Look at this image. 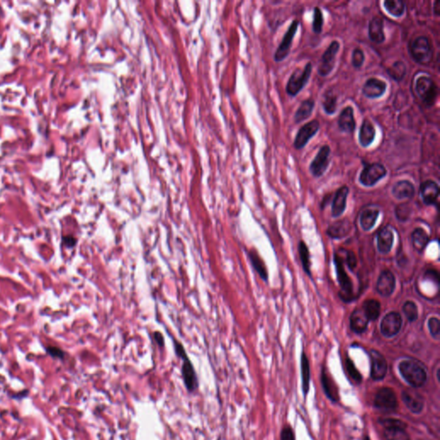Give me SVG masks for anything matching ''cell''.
Wrapping results in <instances>:
<instances>
[{
  "instance_id": "obj_34",
  "label": "cell",
  "mask_w": 440,
  "mask_h": 440,
  "mask_svg": "<svg viewBox=\"0 0 440 440\" xmlns=\"http://www.w3.org/2000/svg\"><path fill=\"white\" fill-rule=\"evenodd\" d=\"M406 428L407 426L384 428V437L386 440H410Z\"/></svg>"
},
{
  "instance_id": "obj_50",
  "label": "cell",
  "mask_w": 440,
  "mask_h": 440,
  "mask_svg": "<svg viewBox=\"0 0 440 440\" xmlns=\"http://www.w3.org/2000/svg\"><path fill=\"white\" fill-rule=\"evenodd\" d=\"M434 12L436 16H440V0H437V1H435L434 2Z\"/></svg>"
},
{
  "instance_id": "obj_1",
  "label": "cell",
  "mask_w": 440,
  "mask_h": 440,
  "mask_svg": "<svg viewBox=\"0 0 440 440\" xmlns=\"http://www.w3.org/2000/svg\"><path fill=\"white\" fill-rule=\"evenodd\" d=\"M400 374L403 379L414 388H420L428 380V372L424 365L415 359H405L399 364Z\"/></svg>"
},
{
  "instance_id": "obj_33",
  "label": "cell",
  "mask_w": 440,
  "mask_h": 440,
  "mask_svg": "<svg viewBox=\"0 0 440 440\" xmlns=\"http://www.w3.org/2000/svg\"><path fill=\"white\" fill-rule=\"evenodd\" d=\"M249 257H250V260L251 262L252 266H253L255 270L257 271V273L260 275L261 278L264 281H267V278H268L267 270H266V266H265V263L263 262V259L261 258L260 256L258 255L256 250H250V252H249Z\"/></svg>"
},
{
  "instance_id": "obj_2",
  "label": "cell",
  "mask_w": 440,
  "mask_h": 440,
  "mask_svg": "<svg viewBox=\"0 0 440 440\" xmlns=\"http://www.w3.org/2000/svg\"><path fill=\"white\" fill-rule=\"evenodd\" d=\"M415 91L426 106H434L439 95V88L434 80L429 76L422 75L415 81Z\"/></svg>"
},
{
  "instance_id": "obj_48",
  "label": "cell",
  "mask_w": 440,
  "mask_h": 440,
  "mask_svg": "<svg viewBox=\"0 0 440 440\" xmlns=\"http://www.w3.org/2000/svg\"><path fill=\"white\" fill-rule=\"evenodd\" d=\"M76 239L72 237V236H67V237L64 238V243L67 244L68 247H73L76 244Z\"/></svg>"
},
{
  "instance_id": "obj_36",
  "label": "cell",
  "mask_w": 440,
  "mask_h": 440,
  "mask_svg": "<svg viewBox=\"0 0 440 440\" xmlns=\"http://www.w3.org/2000/svg\"><path fill=\"white\" fill-rule=\"evenodd\" d=\"M337 95L333 89H328L323 95V108L327 114H334L337 109Z\"/></svg>"
},
{
  "instance_id": "obj_8",
  "label": "cell",
  "mask_w": 440,
  "mask_h": 440,
  "mask_svg": "<svg viewBox=\"0 0 440 440\" xmlns=\"http://www.w3.org/2000/svg\"><path fill=\"white\" fill-rule=\"evenodd\" d=\"M341 44L338 41H333L323 53L318 66L317 73L321 77H327L332 73L336 66V55L339 52Z\"/></svg>"
},
{
  "instance_id": "obj_40",
  "label": "cell",
  "mask_w": 440,
  "mask_h": 440,
  "mask_svg": "<svg viewBox=\"0 0 440 440\" xmlns=\"http://www.w3.org/2000/svg\"><path fill=\"white\" fill-rule=\"evenodd\" d=\"M323 15L319 7L314 8L313 22H312V30L315 34L319 35L323 31Z\"/></svg>"
},
{
  "instance_id": "obj_4",
  "label": "cell",
  "mask_w": 440,
  "mask_h": 440,
  "mask_svg": "<svg viewBox=\"0 0 440 440\" xmlns=\"http://www.w3.org/2000/svg\"><path fill=\"white\" fill-rule=\"evenodd\" d=\"M312 73V64L308 62L305 67L301 69L298 68L291 73L288 82L286 84V92L290 96L294 97L306 86Z\"/></svg>"
},
{
  "instance_id": "obj_10",
  "label": "cell",
  "mask_w": 440,
  "mask_h": 440,
  "mask_svg": "<svg viewBox=\"0 0 440 440\" xmlns=\"http://www.w3.org/2000/svg\"><path fill=\"white\" fill-rule=\"evenodd\" d=\"M374 406L382 411L391 412L396 410L398 407L396 393L391 388H381L375 396Z\"/></svg>"
},
{
  "instance_id": "obj_22",
  "label": "cell",
  "mask_w": 440,
  "mask_h": 440,
  "mask_svg": "<svg viewBox=\"0 0 440 440\" xmlns=\"http://www.w3.org/2000/svg\"><path fill=\"white\" fill-rule=\"evenodd\" d=\"M349 188L348 186H342L338 190L336 191L334 200L332 202V208L331 212L334 218H337L342 215L345 212L347 207V200L349 196Z\"/></svg>"
},
{
  "instance_id": "obj_13",
  "label": "cell",
  "mask_w": 440,
  "mask_h": 440,
  "mask_svg": "<svg viewBox=\"0 0 440 440\" xmlns=\"http://www.w3.org/2000/svg\"><path fill=\"white\" fill-rule=\"evenodd\" d=\"M320 129V123L317 120H310V122L304 124L300 127L297 135L295 137L293 146L297 150L304 148L308 142L313 138Z\"/></svg>"
},
{
  "instance_id": "obj_30",
  "label": "cell",
  "mask_w": 440,
  "mask_h": 440,
  "mask_svg": "<svg viewBox=\"0 0 440 440\" xmlns=\"http://www.w3.org/2000/svg\"><path fill=\"white\" fill-rule=\"evenodd\" d=\"M413 247L416 251L422 252L430 242V238L424 229L418 227L415 229L411 235Z\"/></svg>"
},
{
  "instance_id": "obj_11",
  "label": "cell",
  "mask_w": 440,
  "mask_h": 440,
  "mask_svg": "<svg viewBox=\"0 0 440 440\" xmlns=\"http://www.w3.org/2000/svg\"><path fill=\"white\" fill-rule=\"evenodd\" d=\"M331 149L328 145L322 146L317 152V155L310 163V172L314 177L319 178L324 175L330 166V155Z\"/></svg>"
},
{
  "instance_id": "obj_29",
  "label": "cell",
  "mask_w": 440,
  "mask_h": 440,
  "mask_svg": "<svg viewBox=\"0 0 440 440\" xmlns=\"http://www.w3.org/2000/svg\"><path fill=\"white\" fill-rule=\"evenodd\" d=\"M315 108V101L312 98L306 99L301 102L298 110L294 114V121L296 124H300L311 116Z\"/></svg>"
},
{
  "instance_id": "obj_43",
  "label": "cell",
  "mask_w": 440,
  "mask_h": 440,
  "mask_svg": "<svg viewBox=\"0 0 440 440\" xmlns=\"http://www.w3.org/2000/svg\"><path fill=\"white\" fill-rule=\"evenodd\" d=\"M364 59H365V57H364V52H363L362 49H360L359 48H356L353 49L352 54V67L356 68V69L360 68L363 66V64H364Z\"/></svg>"
},
{
  "instance_id": "obj_41",
  "label": "cell",
  "mask_w": 440,
  "mask_h": 440,
  "mask_svg": "<svg viewBox=\"0 0 440 440\" xmlns=\"http://www.w3.org/2000/svg\"><path fill=\"white\" fill-rule=\"evenodd\" d=\"M346 368L349 372V376L352 377V379L356 383H360L362 382V375L358 371V369L355 366L354 363L352 362L351 358L349 357L346 358L345 361Z\"/></svg>"
},
{
  "instance_id": "obj_24",
  "label": "cell",
  "mask_w": 440,
  "mask_h": 440,
  "mask_svg": "<svg viewBox=\"0 0 440 440\" xmlns=\"http://www.w3.org/2000/svg\"><path fill=\"white\" fill-rule=\"evenodd\" d=\"M351 230V222L348 219H342L330 225L327 230V234L334 239H342L349 236Z\"/></svg>"
},
{
  "instance_id": "obj_49",
  "label": "cell",
  "mask_w": 440,
  "mask_h": 440,
  "mask_svg": "<svg viewBox=\"0 0 440 440\" xmlns=\"http://www.w3.org/2000/svg\"><path fill=\"white\" fill-rule=\"evenodd\" d=\"M28 394H29V391L27 390H22V391H20V392L16 393V394H13L11 397L12 398H16V399H22V398H25L26 396H28Z\"/></svg>"
},
{
  "instance_id": "obj_38",
  "label": "cell",
  "mask_w": 440,
  "mask_h": 440,
  "mask_svg": "<svg viewBox=\"0 0 440 440\" xmlns=\"http://www.w3.org/2000/svg\"><path fill=\"white\" fill-rule=\"evenodd\" d=\"M298 253H299L301 263H302V266H303L304 272H306L308 275L311 276L310 251H309L307 245L305 244L304 241H300V243L298 244Z\"/></svg>"
},
{
  "instance_id": "obj_44",
  "label": "cell",
  "mask_w": 440,
  "mask_h": 440,
  "mask_svg": "<svg viewBox=\"0 0 440 440\" xmlns=\"http://www.w3.org/2000/svg\"><path fill=\"white\" fill-rule=\"evenodd\" d=\"M345 251L346 263L349 266V269L353 270L357 266V258H356V256H355V254L352 251H349V250H345Z\"/></svg>"
},
{
  "instance_id": "obj_16",
  "label": "cell",
  "mask_w": 440,
  "mask_h": 440,
  "mask_svg": "<svg viewBox=\"0 0 440 440\" xmlns=\"http://www.w3.org/2000/svg\"><path fill=\"white\" fill-rule=\"evenodd\" d=\"M402 399L406 407L413 414L419 415L424 409V397L415 390L411 389L403 390L402 393Z\"/></svg>"
},
{
  "instance_id": "obj_17",
  "label": "cell",
  "mask_w": 440,
  "mask_h": 440,
  "mask_svg": "<svg viewBox=\"0 0 440 440\" xmlns=\"http://www.w3.org/2000/svg\"><path fill=\"white\" fill-rule=\"evenodd\" d=\"M387 83L377 78H370L366 80L362 87V94L369 99L381 97L386 92Z\"/></svg>"
},
{
  "instance_id": "obj_19",
  "label": "cell",
  "mask_w": 440,
  "mask_h": 440,
  "mask_svg": "<svg viewBox=\"0 0 440 440\" xmlns=\"http://www.w3.org/2000/svg\"><path fill=\"white\" fill-rule=\"evenodd\" d=\"M338 127L343 133H353L356 129L354 119V111L351 106H348L342 109L338 118Z\"/></svg>"
},
{
  "instance_id": "obj_45",
  "label": "cell",
  "mask_w": 440,
  "mask_h": 440,
  "mask_svg": "<svg viewBox=\"0 0 440 440\" xmlns=\"http://www.w3.org/2000/svg\"><path fill=\"white\" fill-rule=\"evenodd\" d=\"M280 440H295L294 432L290 426H285V428L282 429Z\"/></svg>"
},
{
  "instance_id": "obj_20",
  "label": "cell",
  "mask_w": 440,
  "mask_h": 440,
  "mask_svg": "<svg viewBox=\"0 0 440 440\" xmlns=\"http://www.w3.org/2000/svg\"><path fill=\"white\" fill-rule=\"evenodd\" d=\"M376 137V128L369 119L365 118L362 121L358 132V142L362 147H369L373 143Z\"/></svg>"
},
{
  "instance_id": "obj_52",
  "label": "cell",
  "mask_w": 440,
  "mask_h": 440,
  "mask_svg": "<svg viewBox=\"0 0 440 440\" xmlns=\"http://www.w3.org/2000/svg\"><path fill=\"white\" fill-rule=\"evenodd\" d=\"M370 440V439L369 436H365V437L364 438V440Z\"/></svg>"
},
{
  "instance_id": "obj_39",
  "label": "cell",
  "mask_w": 440,
  "mask_h": 440,
  "mask_svg": "<svg viewBox=\"0 0 440 440\" xmlns=\"http://www.w3.org/2000/svg\"><path fill=\"white\" fill-rule=\"evenodd\" d=\"M402 311L409 322L412 323V322H415L418 319V307L415 302L410 300L406 301L402 306Z\"/></svg>"
},
{
  "instance_id": "obj_26",
  "label": "cell",
  "mask_w": 440,
  "mask_h": 440,
  "mask_svg": "<svg viewBox=\"0 0 440 440\" xmlns=\"http://www.w3.org/2000/svg\"><path fill=\"white\" fill-rule=\"evenodd\" d=\"M394 243V234L389 227H383L377 234V250L381 254L390 253Z\"/></svg>"
},
{
  "instance_id": "obj_37",
  "label": "cell",
  "mask_w": 440,
  "mask_h": 440,
  "mask_svg": "<svg viewBox=\"0 0 440 440\" xmlns=\"http://www.w3.org/2000/svg\"><path fill=\"white\" fill-rule=\"evenodd\" d=\"M387 73L389 74V76L395 80L396 82L402 81L406 73H407V67L404 62L402 61H396L393 64L392 66L387 69Z\"/></svg>"
},
{
  "instance_id": "obj_21",
  "label": "cell",
  "mask_w": 440,
  "mask_h": 440,
  "mask_svg": "<svg viewBox=\"0 0 440 440\" xmlns=\"http://www.w3.org/2000/svg\"><path fill=\"white\" fill-rule=\"evenodd\" d=\"M383 27V20L380 16H375L370 19L368 28V35L370 41L376 44H381L385 41Z\"/></svg>"
},
{
  "instance_id": "obj_23",
  "label": "cell",
  "mask_w": 440,
  "mask_h": 440,
  "mask_svg": "<svg viewBox=\"0 0 440 440\" xmlns=\"http://www.w3.org/2000/svg\"><path fill=\"white\" fill-rule=\"evenodd\" d=\"M391 193H392L393 196L397 200L412 199L413 197L415 196V186L409 180H399L393 186Z\"/></svg>"
},
{
  "instance_id": "obj_14",
  "label": "cell",
  "mask_w": 440,
  "mask_h": 440,
  "mask_svg": "<svg viewBox=\"0 0 440 440\" xmlns=\"http://www.w3.org/2000/svg\"><path fill=\"white\" fill-rule=\"evenodd\" d=\"M370 377L375 381L383 380L388 370L387 361L380 352L372 349L370 351Z\"/></svg>"
},
{
  "instance_id": "obj_9",
  "label": "cell",
  "mask_w": 440,
  "mask_h": 440,
  "mask_svg": "<svg viewBox=\"0 0 440 440\" xmlns=\"http://www.w3.org/2000/svg\"><path fill=\"white\" fill-rule=\"evenodd\" d=\"M298 26H299V21L297 19L293 20L291 22V25L289 26L288 29L285 32L280 44L279 45V47L274 53L273 59L276 62H281L288 57L290 52H291L292 41L296 35V33L298 31Z\"/></svg>"
},
{
  "instance_id": "obj_6",
  "label": "cell",
  "mask_w": 440,
  "mask_h": 440,
  "mask_svg": "<svg viewBox=\"0 0 440 440\" xmlns=\"http://www.w3.org/2000/svg\"><path fill=\"white\" fill-rule=\"evenodd\" d=\"M409 53L412 59L419 64H428L433 58V48L429 39L421 35L412 41L409 46Z\"/></svg>"
},
{
  "instance_id": "obj_35",
  "label": "cell",
  "mask_w": 440,
  "mask_h": 440,
  "mask_svg": "<svg viewBox=\"0 0 440 440\" xmlns=\"http://www.w3.org/2000/svg\"><path fill=\"white\" fill-rule=\"evenodd\" d=\"M383 5L391 16L400 17L405 13L406 4L402 0H386L383 2Z\"/></svg>"
},
{
  "instance_id": "obj_15",
  "label": "cell",
  "mask_w": 440,
  "mask_h": 440,
  "mask_svg": "<svg viewBox=\"0 0 440 440\" xmlns=\"http://www.w3.org/2000/svg\"><path fill=\"white\" fill-rule=\"evenodd\" d=\"M396 277L394 273L390 270L385 269L381 272L377 279L376 290L382 297L388 298L393 294L396 289Z\"/></svg>"
},
{
  "instance_id": "obj_47",
  "label": "cell",
  "mask_w": 440,
  "mask_h": 440,
  "mask_svg": "<svg viewBox=\"0 0 440 440\" xmlns=\"http://www.w3.org/2000/svg\"><path fill=\"white\" fill-rule=\"evenodd\" d=\"M154 338H155L157 343L160 347H164L165 346V337L162 335L161 333L159 332V331L154 333Z\"/></svg>"
},
{
  "instance_id": "obj_31",
  "label": "cell",
  "mask_w": 440,
  "mask_h": 440,
  "mask_svg": "<svg viewBox=\"0 0 440 440\" xmlns=\"http://www.w3.org/2000/svg\"><path fill=\"white\" fill-rule=\"evenodd\" d=\"M361 309L363 310L369 321L374 322L380 316L381 304L379 301L376 299H367L364 301Z\"/></svg>"
},
{
  "instance_id": "obj_12",
  "label": "cell",
  "mask_w": 440,
  "mask_h": 440,
  "mask_svg": "<svg viewBox=\"0 0 440 440\" xmlns=\"http://www.w3.org/2000/svg\"><path fill=\"white\" fill-rule=\"evenodd\" d=\"M402 325V317L401 314L397 311H390L385 315L381 322V333L386 338H392L400 332Z\"/></svg>"
},
{
  "instance_id": "obj_32",
  "label": "cell",
  "mask_w": 440,
  "mask_h": 440,
  "mask_svg": "<svg viewBox=\"0 0 440 440\" xmlns=\"http://www.w3.org/2000/svg\"><path fill=\"white\" fill-rule=\"evenodd\" d=\"M301 375H302V389L304 396H307L310 390V363L305 352L301 355Z\"/></svg>"
},
{
  "instance_id": "obj_28",
  "label": "cell",
  "mask_w": 440,
  "mask_h": 440,
  "mask_svg": "<svg viewBox=\"0 0 440 440\" xmlns=\"http://www.w3.org/2000/svg\"><path fill=\"white\" fill-rule=\"evenodd\" d=\"M379 216V210L366 208L363 210L359 217V223L363 231H369L373 228Z\"/></svg>"
},
{
  "instance_id": "obj_3",
  "label": "cell",
  "mask_w": 440,
  "mask_h": 440,
  "mask_svg": "<svg viewBox=\"0 0 440 440\" xmlns=\"http://www.w3.org/2000/svg\"><path fill=\"white\" fill-rule=\"evenodd\" d=\"M175 349H176V354L183 361L181 372H182V377H183L185 386L188 391L193 392L196 390L197 387H198V380H197V376L194 368L191 363L190 359L187 357V352L185 351L183 346L181 345L180 342L175 341Z\"/></svg>"
},
{
  "instance_id": "obj_25",
  "label": "cell",
  "mask_w": 440,
  "mask_h": 440,
  "mask_svg": "<svg viewBox=\"0 0 440 440\" xmlns=\"http://www.w3.org/2000/svg\"><path fill=\"white\" fill-rule=\"evenodd\" d=\"M370 321L364 315L362 309H355L350 316V328L355 334H363L367 330L368 323Z\"/></svg>"
},
{
  "instance_id": "obj_42",
  "label": "cell",
  "mask_w": 440,
  "mask_h": 440,
  "mask_svg": "<svg viewBox=\"0 0 440 440\" xmlns=\"http://www.w3.org/2000/svg\"><path fill=\"white\" fill-rule=\"evenodd\" d=\"M428 326L429 332H430L431 336H433V338L436 341H440V319L438 317H430L428 322Z\"/></svg>"
},
{
  "instance_id": "obj_7",
  "label": "cell",
  "mask_w": 440,
  "mask_h": 440,
  "mask_svg": "<svg viewBox=\"0 0 440 440\" xmlns=\"http://www.w3.org/2000/svg\"><path fill=\"white\" fill-rule=\"evenodd\" d=\"M386 176L387 169L380 163L365 164L360 172L358 180L364 187H373Z\"/></svg>"
},
{
  "instance_id": "obj_51",
  "label": "cell",
  "mask_w": 440,
  "mask_h": 440,
  "mask_svg": "<svg viewBox=\"0 0 440 440\" xmlns=\"http://www.w3.org/2000/svg\"><path fill=\"white\" fill-rule=\"evenodd\" d=\"M440 368L438 367L437 372H436V378H437L438 383H440Z\"/></svg>"
},
{
  "instance_id": "obj_46",
  "label": "cell",
  "mask_w": 440,
  "mask_h": 440,
  "mask_svg": "<svg viewBox=\"0 0 440 440\" xmlns=\"http://www.w3.org/2000/svg\"><path fill=\"white\" fill-rule=\"evenodd\" d=\"M47 352H48V354L50 355L51 357L60 358V359L64 358L65 354H66L64 352L63 350H61L57 347H48V349H47Z\"/></svg>"
},
{
  "instance_id": "obj_5",
  "label": "cell",
  "mask_w": 440,
  "mask_h": 440,
  "mask_svg": "<svg viewBox=\"0 0 440 440\" xmlns=\"http://www.w3.org/2000/svg\"><path fill=\"white\" fill-rule=\"evenodd\" d=\"M334 263L336 266L337 280L341 287L340 296L342 300L349 302L352 300L353 295V285L351 278L346 271L344 261L342 260V257L337 253L335 254L334 256Z\"/></svg>"
},
{
  "instance_id": "obj_18",
  "label": "cell",
  "mask_w": 440,
  "mask_h": 440,
  "mask_svg": "<svg viewBox=\"0 0 440 440\" xmlns=\"http://www.w3.org/2000/svg\"><path fill=\"white\" fill-rule=\"evenodd\" d=\"M420 193L423 202L427 206H432L437 203L440 195L439 184L433 180H427L421 184Z\"/></svg>"
},
{
  "instance_id": "obj_27",
  "label": "cell",
  "mask_w": 440,
  "mask_h": 440,
  "mask_svg": "<svg viewBox=\"0 0 440 440\" xmlns=\"http://www.w3.org/2000/svg\"><path fill=\"white\" fill-rule=\"evenodd\" d=\"M321 380H322L323 390H324V393L326 394V396L333 402H338L339 401L338 389H337L336 383L333 381L331 377H330L329 374L327 373V370L325 368H323V370H322Z\"/></svg>"
}]
</instances>
